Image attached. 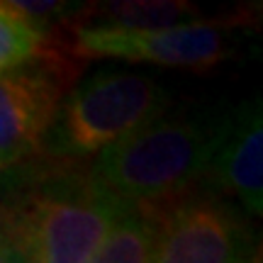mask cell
Returning a JSON list of instances; mask_svg holds the SVG:
<instances>
[{
    "instance_id": "cell-1",
    "label": "cell",
    "mask_w": 263,
    "mask_h": 263,
    "mask_svg": "<svg viewBox=\"0 0 263 263\" xmlns=\"http://www.w3.org/2000/svg\"><path fill=\"white\" fill-rule=\"evenodd\" d=\"M127 210L88 171H61L0 210V236L22 263H88Z\"/></svg>"
},
{
    "instance_id": "cell-2",
    "label": "cell",
    "mask_w": 263,
    "mask_h": 263,
    "mask_svg": "<svg viewBox=\"0 0 263 263\" xmlns=\"http://www.w3.org/2000/svg\"><path fill=\"white\" fill-rule=\"evenodd\" d=\"M222 120L224 115H163L100 151L88 173L129 207L171 205L205 178Z\"/></svg>"
},
{
    "instance_id": "cell-3",
    "label": "cell",
    "mask_w": 263,
    "mask_h": 263,
    "mask_svg": "<svg viewBox=\"0 0 263 263\" xmlns=\"http://www.w3.org/2000/svg\"><path fill=\"white\" fill-rule=\"evenodd\" d=\"M168 90L151 76L95 71L68 90L44 149L59 159L93 156L168 115Z\"/></svg>"
},
{
    "instance_id": "cell-4",
    "label": "cell",
    "mask_w": 263,
    "mask_h": 263,
    "mask_svg": "<svg viewBox=\"0 0 263 263\" xmlns=\"http://www.w3.org/2000/svg\"><path fill=\"white\" fill-rule=\"evenodd\" d=\"M78 59H117L132 64H154L168 68H212L234 57L232 25L215 20H193L159 29H115L81 25L73 29Z\"/></svg>"
},
{
    "instance_id": "cell-5",
    "label": "cell",
    "mask_w": 263,
    "mask_h": 263,
    "mask_svg": "<svg viewBox=\"0 0 263 263\" xmlns=\"http://www.w3.org/2000/svg\"><path fill=\"white\" fill-rule=\"evenodd\" d=\"M73 71V64L49 51L0 76V171L15 168L44 151Z\"/></svg>"
},
{
    "instance_id": "cell-6",
    "label": "cell",
    "mask_w": 263,
    "mask_h": 263,
    "mask_svg": "<svg viewBox=\"0 0 263 263\" xmlns=\"http://www.w3.org/2000/svg\"><path fill=\"white\" fill-rule=\"evenodd\" d=\"M156 210L151 263H241L251 251L236 215L222 202L185 195Z\"/></svg>"
},
{
    "instance_id": "cell-7",
    "label": "cell",
    "mask_w": 263,
    "mask_h": 263,
    "mask_svg": "<svg viewBox=\"0 0 263 263\" xmlns=\"http://www.w3.org/2000/svg\"><path fill=\"white\" fill-rule=\"evenodd\" d=\"M202 180L217 193L236 197L249 215H263V117L258 98L224 115Z\"/></svg>"
},
{
    "instance_id": "cell-8",
    "label": "cell",
    "mask_w": 263,
    "mask_h": 263,
    "mask_svg": "<svg viewBox=\"0 0 263 263\" xmlns=\"http://www.w3.org/2000/svg\"><path fill=\"white\" fill-rule=\"evenodd\" d=\"M156 224V207H129L88 263H151Z\"/></svg>"
},
{
    "instance_id": "cell-9",
    "label": "cell",
    "mask_w": 263,
    "mask_h": 263,
    "mask_svg": "<svg viewBox=\"0 0 263 263\" xmlns=\"http://www.w3.org/2000/svg\"><path fill=\"white\" fill-rule=\"evenodd\" d=\"M90 27L115 29H159L200 20L197 8L180 0H137V3H112L100 5L90 12Z\"/></svg>"
},
{
    "instance_id": "cell-10",
    "label": "cell",
    "mask_w": 263,
    "mask_h": 263,
    "mask_svg": "<svg viewBox=\"0 0 263 263\" xmlns=\"http://www.w3.org/2000/svg\"><path fill=\"white\" fill-rule=\"evenodd\" d=\"M49 51L44 29L15 8V3H0V76L17 71Z\"/></svg>"
},
{
    "instance_id": "cell-11",
    "label": "cell",
    "mask_w": 263,
    "mask_h": 263,
    "mask_svg": "<svg viewBox=\"0 0 263 263\" xmlns=\"http://www.w3.org/2000/svg\"><path fill=\"white\" fill-rule=\"evenodd\" d=\"M0 263H22L17 258V254L5 244V239H3V236H0Z\"/></svg>"
}]
</instances>
